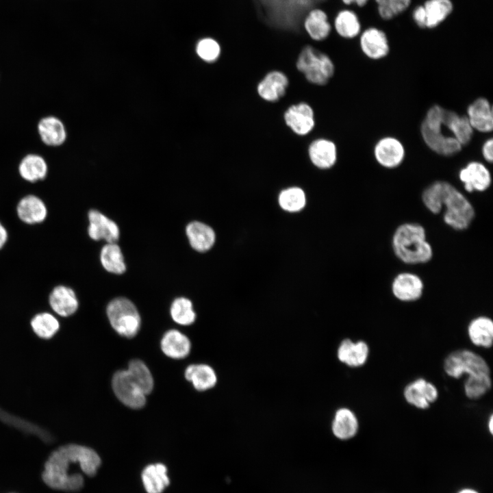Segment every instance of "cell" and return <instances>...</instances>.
I'll return each mask as SVG.
<instances>
[{
	"label": "cell",
	"instance_id": "6da1fadb",
	"mask_svg": "<svg viewBox=\"0 0 493 493\" xmlns=\"http://www.w3.org/2000/svg\"><path fill=\"white\" fill-rule=\"evenodd\" d=\"M80 465L85 475L93 477L101 465L99 455L92 448L75 444L62 446L45 462L42 475L49 488L65 492H77L84 486V476L75 474L71 468Z\"/></svg>",
	"mask_w": 493,
	"mask_h": 493
},
{
	"label": "cell",
	"instance_id": "7a4b0ae2",
	"mask_svg": "<svg viewBox=\"0 0 493 493\" xmlns=\"http://www.w3.org/2000/svg\"><path fill=\"white\" fill-rule=\"evenodd\" d=\"M392 246L397 258L407 264L427 263L433 255L425 227L416 223L400 225L392 236Z\"/></svg>",
	"mask_w": 493,
	"mask_h": 493
},
{
	"label": "cell",
	"instance_id": "3957f363",
	"mask_svg": "<svg viewBox=\"0 0 493 493\" xmlns=\"http://www.w3.org/2000/svg\"><path fill=\"white\" fill-rule=\"evenodd\" d=\"M444 108L431 106L420 125V134L425 144L434 153L445 157L459 153L463 147L451 135L444 122Z\"/></svg>",
	"mask_w": 493,
	"mask_h": 493
},
{
	"label": "cell",
	"instance_id": "277c9868",
	"mask_svg": "<svg viewBox=\"0 0 493 493\" xmlns=\"http://www.w3.org/2000/svg\"><path fill=\"white\" fill-rule=\"evenodd\" d=\"M441 203L445 207L443 219L451 228L462 231L471 225L475 211L470 201L453 185L441 181Z\"/></svg>",
	"mask_w": 493,
	"mask_h": 493
},
{
	"label": "cell",
	"instance_id": "5b68a950",
	"mask_svg": "<svg viewBox=\"0 0 493 493\" xmlns=\"http://www.w3.org/2000/svg\"><path fill=\"white\" fill-rule=\"evenodd\" d=\"M296 67L309 82L318 86L327 84L335 72L331 56L311 43L301 47L296 58Z\"/></svg>",
	"mask_w": 493,
	"mask_h": 493
},
{
	"label": "cell",
	"instance_id": "8992f818",
	"mask_svg": "<svg viewBox=\"0 0 493 493\" xmlns=\"http://www.w3.org/2000/svg\"><path fill=\"white\" fill-rule=\"evenodd\" d=\"M107 315L114 329L121 336L132 338L140 329V314L129 299L119 297L111 301L107 306Z\"/></svg>",
	"mask_w": 493,
	"mask_h": 493
},
{
	"label": "cell",
	"instance_id": "52a82bcc",
	"mask_svg": "<svg viewBox=\"0 0 493 493\" xmlns=\"http://www.w3.org/2000/svg\"><path fill=\"white\" fill-rule=\"evenodd\" d=\"M444 368L447 375L456 379L464 374L468 376L490 375V368L485 361L480 355L468 350L451 353L444 361Z\"/></svg>",
	"mask_w": 493,
	"mask_h": 493
},
{
	"label": "cell",
	"instance_id": "ba28073f",
	"mask_svg": "<svg viewBox=\"0 0 493 493\" xmlns=\"http://www.w3.org/2000/svg\"><path fill=\"white\" fill-rule=\"evenodd\" d=\"M112 384L116 396L126 406L138 409L144 405L145 394L127 370L116 372L113 376Z\"/></svg>",
	"mask_w": 493,
	"mask_h": 493
},
{
	"label": "cell",
	"instance_id": "9c48e42d",
	"mask_svg": "<svg viewBox=\"0 0 493 493\" xmlns=\"http://www.w3.org/2000/svg\"><path fill=\"white\" fill-rule=\"evenodd\" d=\"M362 53L368 59L379 60L390 53V43L385 32L374 26L362 29L358 36Z\"/></svg>",
	"mask_w": 493,
	"mask_h": 493
},
{
	"label": "cell",
	"instance_id": "30bf717a",
	"mask_svg": "<svg viewBox=\"0 0 493 493\" xmlns=\"http://www.w3.org/2000/svg\"><path fill=\"white\" fill-rule=\"evenodd\" d=\"M373 154L377 162L383 168L393 169L399 167L405 157V149L398 138L385 136L375 144Z\"/></svg>",
	"mask_w": 493,
	"mask_h": 493
},
{
	"label": "cell",
	"instance_id": "8fae6325",
	"mask_svg": "<svg viewBox=\"0 0 493 493\" xmlns=\"http://www.w3.org/2000/svg\"><path fill=\"white\" fill-rule=\"evenodd\" d=\"M458 177L468 192H484L492 183L491 173L482 162L471 161L462 167Z\"/></svg>",
	"mask_w": 493,
	"mask_h": 493
},
{
	"label": "cell",
	"instance_id": "7c38bea8",
	"mask_svg": "<svg viewBox=\"0 0 493 493\" xmlns=\"http://www.w3.org/2000/svg\"><path fill=\"white\" fill-rule=\"evenodd\" d=\"M16 213L23 223L36 225L45 221L49 211L45 202L40 197L29 194L19 199L16 206Z\"/></svg>",
	"mask_w": 493,
	"mask_h": 493
},
{
	"label": "cell",
	"instance_id": "4fadbf2b",
	"mask_svg": "<svg viewBox=\"0 0 493 493\" xmlns=\"http://www.w3.org/2000/svg\"><path fill=\"white\" fill-rule=\"evenodd\" d=\"M286 125L296 134L305 136L314 127V112L307 103L301 102L290 106L284 113Z\"/></svg>",
	"mask_w": 493,
	"mask_h": 493
},
{
	"label": "cell",
	"instance_id": "5bb4252c",
	"mask_svg": "<svg viewBox=\"0 0 493 493\" xmlns=\"http://www.w3.org/2000/svg\"><path fill=\"white\" fill-rule=\"evenodd\" d=\"M391 290L398 300L404 302L415 301L419 299L424 291L422 279L416 274L403 272L393 279Z\"/></svg>",
	"mask_w": 493,
	"mask_h": 493
},
{
	"label": "cell",
	"instance_id": "9a60e30c",
	"mask_svg": "<svg viewBox=\"0 0 493 493\" xmlns=\"http://www.w3.org/2000/svg\"><path fill=\"white\" fill-rule=\"evenodd\" d=\"M89 225L88 234L94 240H105L108 243H116L120 236L116 223L97 210L88 213Z\"/></svg>",
	"mask_w": 493,
	"mask_h": 493
},
{
	"label": "cell",
	"instance_id": "2e32d148",
	"mask_svg": "<svg viewBox=\"0 0 493 493\" xmlns=\"http://www.w3.org/2000/svg\"><path fill=\"white\" fill-rule=\"evenodd\" d=\"M48 303L55 314L64 318L74 314L79 307V301L74 290L63 284L56 285L51 290Z\"/></svg>",
	"mask_w": 493,
	"mask_h": 493
},
{
	"label": "cell",
	"instance_id": "e0dca14e",
	"mask_svg": "<svg viewBox=\"0 0 493 493\" xmlns=\"http://www.w3.org/2000/svg\"><path fill=\"white\" fill-rule=\"evenodd\" d=\"M303 28L308 38L314 42L326 40L333 31L328 14L319 8L307 12L303 21Z\"/></svg>",
	"mask_w": 493,
	"mask_h": 493
},
{
	"label": "cell",
	"instance_id": "ac0fdd59",
	"mask_svg": "<svg viewBox=\"0 0 493 493\" xmlns=\"http://www.w3.org/2000/svg\"><path fill=\"white\" fill-rule=\"evenodd\" d=\"M474 131L490 133L493 129V111L489 100L479 97L468 105L466 115Z\"/></svg>",
	"mask_w": 493,
	"mask_h": 493
},
{
	"label": "cell",
	"instance_id": "d6986e66",
	"mask_svg": "<svg viewBox=\"0 0 493 493\" xmlns=\"http://www.w3.org/2000/svg\"><path fill=\"white\" fill-rule=\"evenodd\" d=\"M333 30L340 38L345 40L358 38L362 31L360 17L353 8H344L339 10L332 21Z\"/></svg>",
	"mask_w": 493,
	"mask_h": 493
},
{
	"label": "cell",
	"instance_id": "ffe728a7",
	"mask_svg": "<svg viewBox=\"0 0 493 493\" xmlns=\"http://www.w3.org/2000/svg\"><path fill=\"white\" fill-rule=\"evenodd\" d=\"M288 84V77L283 72L274 70L259 82L257 91L262 99L275 102L285 95Z\"/></svg>",
	"mask_w": 493,
	"mask_h": 493
},
{
	"label": "cell",
	"instance_id": "44dd1931",
	"mask_svg": "<svg viewBox=\"0 0 493 493\" xmlns=\"http://www.w3.org/2000/svg\"><path fill=\"white\" fill-rule=\"evenodd\" d=\"M438 396L435 385L423 379H418L406 386L404 396L411 405L420 409L427 408Z\"/></svg>",
	"mask_w": 493,
	"mask_h": 493
},
{
	"label": "cell",
	"instance_id": "7402d4cb",
	"mask_svg": "<svg viewBox=\"0 0 493 493\" xmlns=\"http://www.w3.org/2000/svg\"><path fill=\"white\" fill-rule=\"evenodd\" d=\"M308 156L311 162L320 169H329L337 161L338 152L336 144L325 138H318L311 142L308 147Z\"/></svg>",
	"mask_w": 493,
	"mask_h": 493
},
{
	"label": "cell",
	"instance_id": "603a6c76",
	"mask_svg": "<svg viewBox=\"0 0 493 493\" xmlns=\"http://www.w3.org/2000/svg\"><path fill=\"white\" fill-rule=\"evenodd\" d=\"M37 127L41 140L47 146L59 147L66 139L65 126L56 116L43 117L39 121Z\"/></svg>",
	"mask_w": 493,
	"mask_h": 493
},
{
	"label": "cell",
	"instance_id": "cb8c5ba5",
	"mask_svg": "<svg viewBox=\"0 0 493 493\" xmlns=\"http://www.w3.org/2000/svg\"><path fill=\"white\" fill-rule=\"evenodd\" d=\"M18 171L23 180L33 184L46 178L48 174V165L41 155L30 153L21 160Z\"/></svg>",
	"mask_w": 493,
	"mask_h": 493
},
{
	"label": "cell",
	"instance_id": "d4e9b609",
	"mask_svg": "<svg viewBox=\"0 0 493 493\" xmlns=\"http://www.w3.org/2000/svg\"><path fill=\"white\" fill-rule=\"evenodd\" d=\"M368 352V346L364 342H353L345 339L340 343L337 355L339 360L347 366L358 367L366 363Z\"/></svg>",
	"mask_w": 493,
	"mask_h": 493
},
{
	"label": "cell",
	"instance_id": "484cf974",
	"mask_svg": "<svg viewBox=\"0 0 493 493\" xmlns=\"http://www.w3.org/2000/svg\"><path fill=\"white\" fill-rule=\"evenodd\" d=\"M186 233L192 248L199 252L210 249L215 242V233L207 225L199 221L188 224Z\"/></svg>",
	"mask_w": 493,
	"mask_h": 493
},
{
	"label": "cell",
	"instance_id": "4316f807",
	"mask_svg": "<svg viewBox=\"0 0 493 493\" xmlns=\"http://www.w3.org/2000/svg\"><path fill=\"white\" fill-rule=\"evenodd\" d=\"M163 353L173 359H182L190 353L191 344L189 339L180 331L171 329L163 336L161 340Z\"/></svg>",
	"mask_w": 493,
	"mask_h": 493
},
{
	"label": "cell",
	"instance_id": "83f0119b",
	"mask_svg": "<svg viewBox=\"0 0 493 493\" xmlns=\"http://www.w3.org/2000/svg\"><path fill=\"white\" fill-rule=\"evenodd\" d=\"M444 122L451 135L463 147L471 142L474 130L466 116L445 109Z\"/></svg>",
	"mask_w": 493,
	"mask_h": 493
},
{
	"label": "cell",
	"instance_id": "f1b7e54d",
	"mask_svg": "<svg viewBox=\"0 0 493 493\" xmlns=\"http://www.w3.org/2000/svg\"><path fill=\"white\" fill-rule=\"evenodd\" d=\"M425 14V29H432L444 22L453 11L451 0H426L422 3Z\"/></svg>",
	"mask_w": 493,
	"mask_h": 493
},
{
	"label": "cell",
	"instance_id": "f546056e",
	"mask_svg": "<svg viewBox=\"0 0 493 493\" xmlns=\"http://www.w3.org/2000/svg\"><path fill=\"white\" fill-rule=\"evenodd\" d=\"M142 480L147 493H162L170 483L166 466L160 463L146 466Z\"/></svg>",
	"mask_w": 493,
	"mask_h": 493
},
{
	"label": "cell",
	"instance_id": "4dcf8cb0",
	"mask_svg": "<svg viewBox=\"0 0 493 493\" xmlns=\"http://www.w3.org/2000/svg\"><path fill=\"white\" fill-rule=\"evenodd\" d=\"M333 435L340 440L354 437L358 430V421L354 413L347 408H340L335 414L331 425Z\"/></svg>",
	"mask_w": 493,
	"mask_h": 493
},
{
	"label": "cell",
	"instance_id": "1f68e13d",
	"mask_svg": "<svg viewBox=\"0 0 493 493\" xmlns=\"http://www.w3.org/2000/svg\"><path fill=\"white\" fill-rule=\"evenodd\" d=\"M185 377L194 388L204 391L213 388L217 381L214 369L207 364H192L187 367Z\"/></svg>",
	"mask_w": 493,
	"mask_h": 493
},
{
	"label": "cell",
	"instance_id": "d6a6232c",
	"mask_svg": "<svg viewBox=\"0 0 493 493\" xmlns=\"http://www.w3.org/2000/svg\"><path fill=\"white\" fill-rule=\"evenodd\" d=\"M468 332L474 344L485 348L492 346L493 323L490 318L479 316L473 319L468 325Z\"/></svg>",
	"mask_w": 493,
	"mask_h": 493
},
{
	"label": "cell",
	"instance_id": "836d02e7",
	"mask_svg": "<svg viewBox=\"0 0 493 493\" xmlns=\"http://www.w3.org/2000/svg\"><path fill=\"white\" fill-rule=\"evenodd\" d=\"M30 326L38 337L45 340L53 337L60 327L58 319L47 312L35 314L30 320Z\"/></svg>",
	"mask_w": 493,
	"mask_h": 493
},
{
	"label": "cell",
	"instance_id": "e575fe53",
	"mask_svg": "<svg viewBox=\"0 0 493 493\" xmlns=\"http://www.w3.org/2000/svg\"><path fill=\"white\" fill-rule=\"evenodd\" d=\"M100 260L103 267L110 273L120 275L126 270L123 253L116 243H108L103 246Z\"/></svg>",
	"mask_w": 493,
	"mask_h": 493
},
{
	"label": "cell",
	"instance_id": "d590c367",
	"mask_svg": "<svg viewBox=\"0 0 493 493\" xmlns=\"http://www.w3.org/2000/svg\"><path fill=\"white\" fill-rule=\"evenodd\" d=\"M127 370L145 395L152 391L153 387V377L148 367L143 362L139 359L131 360Z\"/></svg>",
	"mask_w": 493,
	"mask_h": 493
},
{
	"label": "cell",
	"instance_id": "8d00e7d4",
	"mask_svg": "<svg viewBox=\"0 0 493 493\" xmlns=\"http://www.w3.org/2000/svg\"><path fill=\"white\" fill-rule=\"evenodd\" d=\"M170 315L175 323L181 325H191L196 318L192 302L185 297H179L173 301Z\"/></svg>",
	"mask_w": 493,
	"mask_h": 493
},
{
	"label": "cell",
	"instance_id": "74e56055",
	"mask_svg": "<svg viewBox=\"0 0 493 493\" xmlns=\"http://www.w3.org/2000/svg\"><path fill=\"white\" fill-rule=\"evenodd\" d=\"M279 203L282 209L288 212H298L306 203L305 194L299 187H291L282 190L279 196Z\"/></svg>",
	"mask_w": 493,
	"mask_h": 493
},
{
	"label": "cell",
	"instance_id": "f35d334b",
	"mask_svg": "<svg viewBox=\"0 0 493 493\" xmlns=\"http://www.w3.org/2000/svg\"><path fill=\"white\" fill-rule=\"evenodd\" d=\"M195 51L201 60L207 62H213L220 58L222 53V47L216 38L205 36L197 41Z\"/></svg>",
	"mask_w": 493,
	"mask_h": 493
},
{
	"label": "cell",
	"instance_id": "ab89813d",
	"mask_svg": "<svg viewBox=\"0 0 493 493\" xmlns=\"http://www.w3.org/2000/svg\"><path fill=\"white\" fill-rule=\"evenodd\" d=\"M412 0H375L378 14L384 21H390L406 11Z\"/></svg>",
	"mask_w": 493,
	"mask_h": 493
},
{
	"label": "cell",
	"instance_id": "60d3db41",
	"mask_svg": "<svg viewBox=\"0 0 493 493\" xmlns=\"http://www.w3.org/2000/svg\"><path fill=\"white\" fill-rule=\"evenodd\" d=\"M491 388L490 375L468 376L464 384L466 395L470 399H477L485 394Z\"/></svg>",
	"mask_w": 493,
	"mask_h": 493
},
{
	"label": "cell",
	"instance_id": "b9f144b4",
	"mask_svg": "<svg viewBox=\"0 0 493 493\" xmlns=\"http://www.w3.org/2000/svg\"><path fill=\"white\" fill-rule=\"evenodd\" d=\"M412 18L418 27L425 29V14L422 4L418 5L413 9Z\"/></svg>",
	"mask_w": 493,
	"mask_h": 493
},
{
	"label": "cell",
	"instance_id": "7bdbcfd3",
	"mask_svg": "<svg viewBox=\"0 0 493 493\" xmlns=\"http://www.w3.org/2000/svg\"><path fill=\"white\" fill-rule=\"evenodd\" d=\"M481 154L483 159L488 163H492L493 160V140L492 138L487 139L482 144Z\"/></svg>",
	"mask_w": 493,
	"mask_h": 493
},
{
	"label": "cell",
	"instance_id": "ee69618b",
	"mask_svg": "<svg viewBox=\"0 0 493 493\" xmlns=\"http://www.w3.org/2000/svg\"><path fill=\"white\" fill-rule=\"evenodd\" d=\"M345 8H353L357 7L359 8H364L367 5L370 0H340Z\"/></svg>",
	"mask_w": 493,
	"mask_h": 493
},
{
	"label": "cell",
	"instance_id": "f6af8a7d",
	"mask_svg": "<svg viewBox=\"0 0 493 493\" xmlns=\"http://www.w3.org/2000/svg\"><path fill=\"white\" fill-rule=\"evenodd\" d=\"M9 238V233L5 226L0 221V251L6 245Z\"/></svg>",
	"mask_w": 493,
	"mask_h": 493
},
{
	"label": "cell",
	"instance_id": "bcb514c9",
	"mask_svg": "<svg viewBox=\"0 0 493 493\" xmlns=\"http://www.w3.org/2000/svg\"><path fill=\"white\" fill-rule=\"evenodd\" d=\"M458 493H479L476 490L470 488H465L460 490Z\"/></svg>",
	"mask_w": 493,
	"mask_h": 493
},
{
	"label": "cell",
	"instance_id": "7dc6e473",
	"mask_svg": "<svg viewBox=\"0 0 493 493\" xmlns=\"http://www.w3.org/2000/svg\"><path fill=\"white\" fill-rule=\"evenodd\" d=\"M488 426H489V429H490V433H492V428H493L492 416H491L490 418Z\"/></svg>",
	"mask_w": 493,
	"mask_h": 493
}]
</instances>
